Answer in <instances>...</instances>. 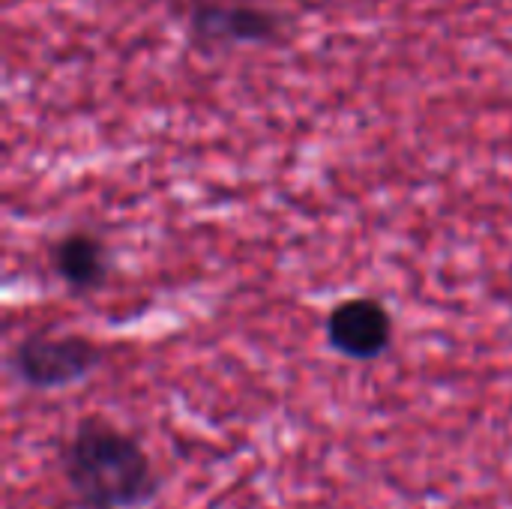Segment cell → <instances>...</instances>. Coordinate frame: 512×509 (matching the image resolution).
Returning <instances> with one entry per match:
<instances>
[{
  "mask_svg": "<svg viewBox=\"0 0 512 509\" xmlns=\"http://www.w3.org/2000/svg\"><path fill=\"white\" fill-rule=\"evenodd\" d=\"M102 354L87 336H48L33 333L21 339L9 357L12 372L36 390H57L84 381L96 366Z\"/></svg>",
  "mask_w": 512,
  "mask_h": 509,
  "instance_id": "obj_2",
  "label": "cell"
},
{
  "mask_svg": "<svg viewBox=\"0 0 512 509\" xmlns=\"http://www.w3.org/2000/svg\"><path fill=\"white\" fill-rule=\"evenodd\" d=\"M63 474L87 509H138L162 486L141 444L102 420L78 423L63 450Z\"/></svg>",
  "mask_w": 512,
  "mask_h": 509,
  "instance_id": "obj_1",
  "label": "cell"
},
{
  "mask_svg": "<svg viewBox=\"0 0 512 509\" xmlns=\"http://www.w3.org/2000/svg\"><path fill=\"white\" fill-rule=\"evenodd\" d=\"M51 258H54L57 276L75 294L96 291V288H102L108 282V273H111L108 246L99 237L87 234V231H72V234L60 237Z\"/></svg>",
  "mask_w": 512,
  "mask_h": 509,
  "instance_id": "obj_5",
  "label": "cell"
},
{
  "mask_svg": "<svg viewBox=\"0 0 512 509\" xmlns=\"http://www.w3.org/2000/svg\"><path fill=\"white\" fill-rule=\"evenodd\" d=\"M282 15L240 0H195L189 9L192 45L219 51L231 45H264L282 36Z\"/></svg>",
  "mask_w": 512,
  "mask_h": 509,
  "instance_id": "obj_3",
  "label": "cell"
},
{
  "mask_svg": "<svg viewBox=\"0 0 512 509\" xmlns=\"http://www.w3.org/2000/svg\"><path fill=\"white\" fill-rule=\"evenodd\" d=\"M327 339L348 360H375L393 342V315L375 297H351L330 312Z\"/></svg>",
  "mask_w": 512,
  "mask_h": 509,
  "instance_id": "obj_4",
  "label": "cell"
}]
</instances>
